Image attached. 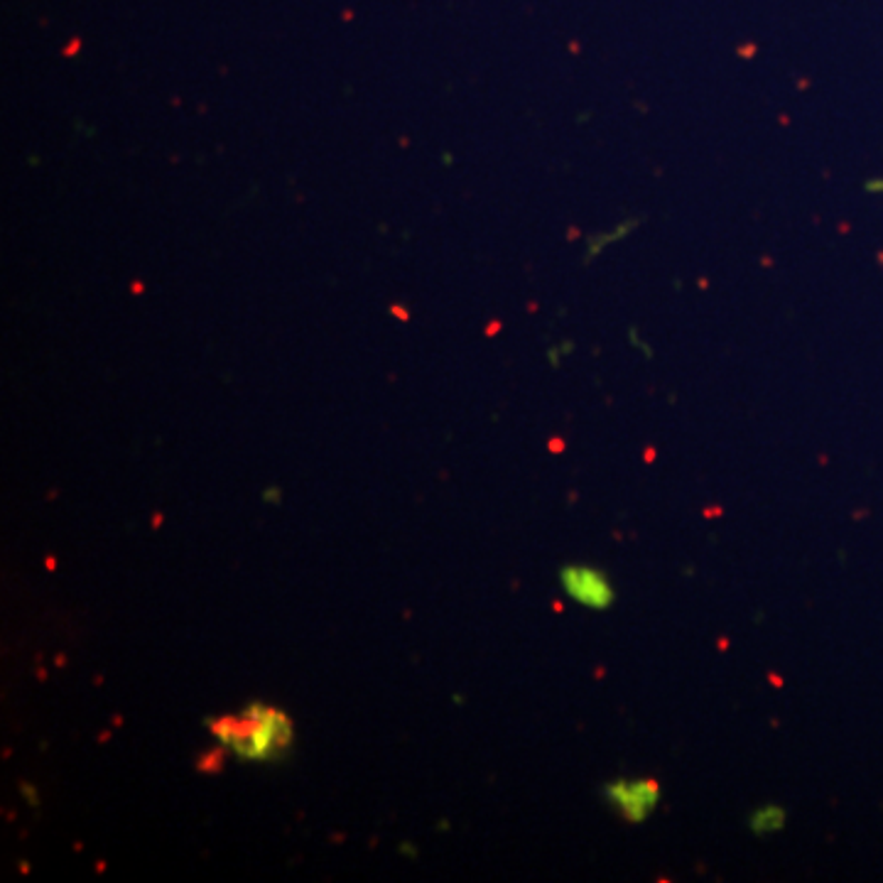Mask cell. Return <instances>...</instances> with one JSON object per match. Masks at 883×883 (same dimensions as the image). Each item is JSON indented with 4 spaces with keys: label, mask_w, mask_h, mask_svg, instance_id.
Wrapping results in <instances>:
<instances>
[{
    "label": "cell",
    "mask_w": 883,
    "mask_h": 883,
    "mask_svg": "<svg viewBox=\"0 0 883 883\" xmlns=\"http://www.w3.org/2000/svg\"><path fill=\"white\" fill-rule=\"evenodd\" d=\"M604 797L614 805L626 822H646L653 810L660 803V783L656 778H636V781H611L604 785Z\"/></svg>",
    "instance_id": "2"
},
{
    "label": "cell",
    "mask_w": 883,
    "mask_h": 883,
    "mask_svg": "<svg viewBox=\"0 0 883 883\" xmlns=\"http://www.w3.org/2000/svg\"><path fill=\"white\" fill-rule=\"evenodd\" d=\"M748 827H752L756 837H768V834H776L785 827V810L778 805L761 807L752 817H748Z\"/></svg>",
    "instance_id": "4"
},
{
    "label": "cell",
    "mask_w": 883,
    "mask_h": 883,
    "mask_svg": "<svg viewBox=\"0 0 883 883\" xmlns=\"http://www.w3.org/2000/svg\"><path fill=\"white\" fill-rule=\"evenodd\" d=\"M562 589L567 591V597L575 599L577 604H582L587 609L604 611L614 604V587L607 579V575L595 570V567L585 565H567L560 572Z\"/></svg>",
    "instance_id": "3"
},
{
    "label": "cell",
    "mask_w": 883,
    "mask_h": 883,
    "mask_svg": "<svg viewBox=\"0 0 883 883\" xmlns=\"http://www.w3.org/2000/svg\"><path fill=\"white\" fill-rule=\"evenodd\" d=\"M214 732L226 748L244 761H268L285 754L293 744V722L281 709L251 705L244 715H228L212 722Z\"/></svg>",
    "instance_id": "1"
}]
</instances>
